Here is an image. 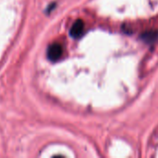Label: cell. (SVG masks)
<instances>
[{"label":"cell","instance_id":"3957f363","mask_svg":"<svg viewBox=\"0 0 158 158\" xmlns=\"http://www.w3.org/2000/svg\"><path fill=\"white\" fill-rule=\"evenodd\" d=\"M158 38V31L156 30H152V31H147L143 33L142 35V39L148 43V44H153L155 43Z\"/></svg>","mask_w":158,"mask_h":158},{"label":"cell","instance_id":"6da1fadb","mask_svg":"<svg viewBox=\"0 0 158 158\" xmlns=\"http://www.w3.org/2000/svg\"><path fill=\"white\" fill-rule=\"evenodd\" d=\"M62 53H63V49L59 44H52L47 49V57L49 60L54 62L61 57Z\"/></svg>","mask_w":158,"mask_h":158},{"label":"cell","instance_id":"7a4b0ae2","mask_svg":"<svg viewBox=\"0 0 158 158\" xmlns=\"http://www.w3.org/2000/svg\"><path fill=\"white\" fill-rule=\"evenodd\" d=\"M83 31H84V23H83V21L81 19H77L73 23V25L71 26L69 33H70L71 37L77 39V38H80L83 34Z\"/></svg>","mask_w":158,"mask_h":158}]
</instances>
